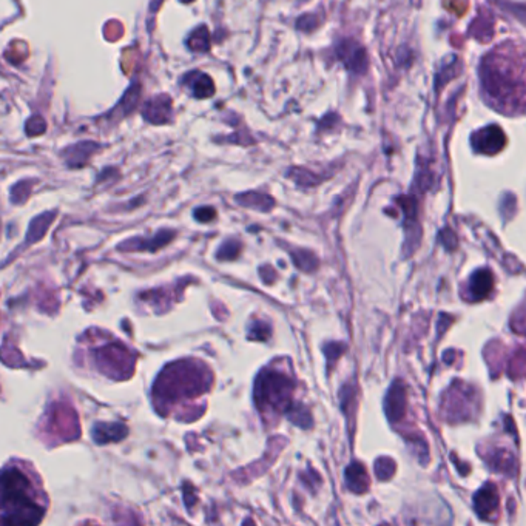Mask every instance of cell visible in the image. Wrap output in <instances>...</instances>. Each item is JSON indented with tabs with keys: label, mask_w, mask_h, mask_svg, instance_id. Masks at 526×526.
I'll list each match as a JSON object with an SVG mask.
<instances>
[{
	"label": "cell",
	"mask_w": 526,
	"mask_h": 526,
	"mask_svg": "<svg viewBox=\"0 0 526 526\" xmlns=\"http://www.w3.org/2000/svg\"><path fill=\"white\" fill-rule=\"evenodd\" d=\"M386 465L383 463V460H380V463L377 462V467H375V471H377V475H380V479H389L392 472H394V462L392 460H385Z\"/></svg>",
	"instance_id": "obj_17"
},
{
	"label": "cell",
	"mask_w": 526,
	"mask_h": 526,
	"mask_svg": "<svg viewBox=\"0 0 526 526\" xmlns=\"http://www.w3.org/2000/svg\"><path fill=\"white\" fill-rule=\"evenodd\" d=\"M170 113V99L169 97H156L153 99L152 102H148L145 110H144V116L145 119L152 121V122H165L167 119H169V114Z\"/></svg>",
	"instance_id": "obj_12"
},
{
	"label": "cell",
	"mask_w": 526,
	"mask_h": 526,
	"mask_svg": "<svg viewBox=\"0 0 526 526\" xmlns=\"http://www.w3.org/2000/svg\"><path fill=\"white\" fill-rule=\"evenodd\" d=\"M125 436H127V428H124V426L119 423H114V424L101 423V424H96L93 429V438L96 440V443L119 441Z\"/></svg>",
	"instance_id": "obj_9"
},
{
	"label": "cell",
	"mask_w": 526,
	"mask_h": 526,
	"mask_svg": "<svg viewBox=\"0 0 526 526\" xmlns=\"http://www.w3.org/2000/svg\"><path fill=\"white\" fill-rule=\"evenodd\" d=\"M49 426L54 436H61L64 438H71L79 436L78 417L74 415L70 407L66 406H54L49 419Z\"/></svg>",
	"instance_id": "obj_5"
},
{
	"label": "cell",
	"mask_w": 526,
	"mask_h": 526,
	"mask_svg": "<svg viewBox=\"0 0 526 526\" xmlns=\"http://www.w3.org/2000/svg\"><path fill=\"white\" fill-rule=\"evenodd\" d=\"M406 407V390L402 383H395L389 389V394L386 397V412L392 422H397L405 415Z\"/></svg>",
	"instance_id": "obj_8"
},
{
	"label": "cell",
	"mask_w": 526,
	"mask_h": 526,
	"mask_svg": "<svg viewBox=\"0 0 526 526\" xmlns=\"http://www.w3.org/2000/svg\"><path fill=\"white\" fill-rule=\"evenodd\" d=\"M193 88H195V95L198 97H205V96L213 95V83L205 76V74H198V78L193 83Z\"/></svg>",
	"instance_id": "obj_14"
},
{
	"label": "cell",
	"mask_w": 526,
	"mask_h": 526,
	"mask_svg": "<svg viewBox=\"0 0 526 526\" xmlns=\"http://www.w3.org/2000/svg\"><path fill=\"white\" fill-rule=\"evenodd\" d=\"M195 215H196V218L199 221H210V220H213L215 210H213V208H199V210H196Z\"/></svg>",
	"instance_id": "obj_18"
},
{
	"label": "cell",
	"mask_w": 526,
	"mask_h": 526,
	"mask_svg": "<svg viewBox=\"0 0 526 526\" xmlns=\"http://www.w3.org/2000/svg\"><path fill=\"white\" fill-rule=\"evenodd\" d=\"M96 358L101 369L114 377H128L130 372L125 371L127 367L133 371V355L122 345L113 343L101 347L96 352Z\"/></svg>",
	"instance_id": "obj_4"
},
{
	"label": "cell",
	"mask_w": 526,
	"mask_h": 526,
	"mask_svg": "<svg viewBox=\"0 0 526 526\" xmlns=\"http://www.w3.org/2000/svg\"><path fill=\"white\" fill-rule=\"evenodd\" d=\"M346 482H347V486L352 491L358 492V494L367 491V488H369L367 472L364 471L361 463H357V462L350 465L346 470Z\"/></svg>",
	"instance_id": "obj_10"
},
{
	"label": "cell",
	"mask_w": 526,
	"mask_h": 526,
	"mask_svg": "<svg viewBox=\"0 0 526 526\" xmlns=\"http://www.w3.org/2000/svg\"><path fill=\"white\" fill-rule=\"evenodd\" d=\"M474 147L482 153H497L505 144V136L498 127H488L479 131L472 139Z\"/></svg>",
	"instance_id": "obj_7"
},
{
	"label": "cell",
	"mask_w": 526,
	"mask_h": 526,
	"mask_svg": "<svg viewBox=\"0 0 526 526\" xmlns=\"http://www.w3.org/2000/svg\"><path fill=\"white\" fill-rule=\"evenodd\" d=\"M474 505H475V511L482 517V519L489 520L492 514H496V509L498 506V492L497 488L492 485V483H488V485L483 486L477 494L474 497Z\"/></svg>",
	"instance_id": "obj_6"
},
{
	"label": "cell",
	"mask_w": 526,
	"mask_h": 526,
	"mask_svg": "<svg viewBox=\"0 0 526 526\" xmlns=\"http://www.w3.org/2000/svg\"><path fill=\"white\" fill-rule=\"evenodd\" d=\"M238 252H239V244L235 243V241H232V243L227 241V243L221 247L218 256L221 258V260H229V258H235Z\"/></svg>",
	"instance_id": "obj_15"
},
{
	"label": "cell",
	"mask_w": 526,
	"mask_h": 526,
	"mask_svg": "<svg viewBox=\"0 0 526 526\" xmlns=\"http://www.w3.org/2000/svg\"><path fill=\"white\" fill-rule=\"evenodd\" d=\"M191 39H193V40L190 42V47L193 45V44H196V42H198L199 45L196 47V49H207L208 48V35H207V30H204V28L198 30L195 32V35L191 36Z\"/></svg>",
	"instance_id": "obj_16"
},
{
	"label": "cell",
	"mask_w": 526,
	"mask_h": 526,
	"mask_svg": "<svg viewBox=\"0 0 526 526\" xmlns=\"http://www.w3.org/2000/svg\"><path fill=\"white\" fill-rule=\"evenodd\" d=\"M44 517V506H40L28 480L18 467H6L0 472V523L36 525Z\"/></svg>",
	"instance_id": "obj_1"
},
{
	"label": "cell",
	"mask_w": 526,
	"mask_h": 526,
	"mask_svg": "<svg viewBox=\"0 0 526 526\" xmlns=\"http://www.w3.org/2000/svg\"><path fill=\"white\" fill-rule=\"evenodd\" d=\"M208 385L203 367L190 363H177L167 367L155 385L156 402H172L181 397H193Z\"/></svg>",
	"instance_id": "obj_2"
},
{
	"label": "cell",
	"mask_w": 526,
	"mask_h": 526,
	"mask_svg": "<svg viewBox=\"0 0 526 526\" xmlns=\"http://www.w3.org/2000/svg\"><path fill=\"white\" fill-rule=\"evenodd\" d=\"M294 385L286 375L264 371L256 380L255 398L260 409H282L289 403Z\"/></svg>",
	"instance_id": "obj_3"
},
{
	"label": "cell",
	"mask_w": 526,
	"mask_h": 526,
	"mask_svg": "<svg viewBox=\"0 0 526 526\" xmlns=\"http://www.w3.org/2000/svg\"><path fill=\"white\" fill-rule=\"evenodd\" d=\"M52 221H53L52 213L42 215V216H39L37 220L32 221L31 227H30V233H28V243H32V241H36L37 238L44 235L45 230L48 229L49 222H52Z\"/></svg>",
	"instance_id": "obj_13"
},
{
	"label": "cell",
	"mask_w": 526,
	"mask_h": 526,
	"mask_svg": "<svg viewBox=\"0 0 526 526\" xmlns=\"http://www.w3.org/2000/svg\"><path fill=\"white\" fill-rule=\"evenodd\" d=\"M471 294L474 299H483L489 295L492 290V273L489 270H479L472 275L471 280Z\"/></svg>",
	"instance_id": "obj_11"
}]
</instances>
